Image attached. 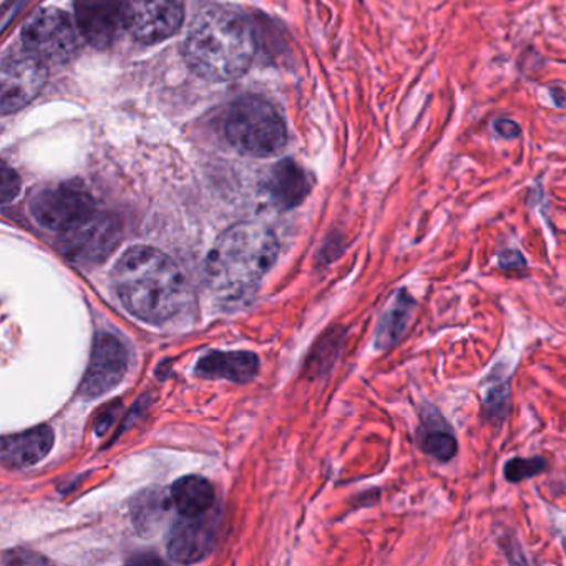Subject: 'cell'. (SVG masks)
<instances>
[{
	"mask_svg": "<svg viewBox=\"0 0 566 566\" xmlns=\"http://www.w3.org/2000/svg\"><path fill=\"white\" fill-rule=\"evenodd\" d=\"M260 370L256 354L247 350L237 353H211L198 360V376L205 379H227L233 382H250Z\"/></svg>",
	"mask_w": 566,
	"mask_h": 566,
	"instance_id": "obj_15",
	"label": "cell"
},
{
	"mask_svg": "<svg viewBox=\"0 0 566 566\" xmlns=\"http://www.w3.org/2000/svg\"><path fill=\"white\" fill-rule=\"evenodd\" d=\"M224 134L233 147L253 157L276 155L287 137L286 125L276 108L253 95L231 105L224 118Z\"/></svg>",
	"mask_w": 566,
	"mask_h": 566,
	"instance_id": "obj_4",
	"label": "cell"
},
{
	"mask_svg": "<svg viewBox=\"0 0 566 566\" xmlns=\"http://www.w3.org/2000/svg\"><path fill=\"white\" fill-rule=\"evenodd\" d=\"M78 32L88 44L108 48L127 31L128 0H75Z\"/></svg>",
	"mask_w": 566,
	"mask_h": 566,
	"instance_id": "obj_10",
	"label": "cell"
},
{
	"mask_svg": "<svg viewBox=\"0 0 566 566\" xmlns=\"http://www.w3.org/2000/svg\"><path fill=\"white\" fill-rule=\"evenodd\" d=\"M54 440V432L49 426L34 427L28 432L4 437L0 447V459L6 465L15 469L35 465L51 453Z\"/></svg>",
	"mask_w": 566,
	"mask_h": 566,
	"instance_id": "obj_13",
	"label": "cell"
},
{
	"mask_svg": "<svg viewBox=\"0 0 566 566\" xmlns=\"http://www.w3.org/2000/svg\"><path fill=\"white\" fill-rule=\"evenodd\" d=\"M549 97H552L553 104L558 108H566V91L562 87L549 88Z\"/></svg>",
	"mask_w": 566,
	"mask_h": 566,
	"instance_id": "obj_24",
	"label": "cell"
},
{
	"mask_svg": "<svg viewBox=\"0 0 566 566\" xmlns=\"http://www.w3.org/2000/svg\"><path fill=\"white\" fill-rule=\"evenodd\" d=\"M510 410V382L495 384L486 390L483 399V416L489 420H499L506 417Z\"/></svg>",
	"mask_w": 566,
	"mask_h": 566,
	"instance_id": "obj_20",
	"label": "cell"
},
{
	"mask_svg": "<svg viewBox=\"0 0 566 566\" xmlns=\"http://www.w3.org/2000/svg\"><path fill=\"white\" fill-rule=\"evenodd\" d=\"M184 54L195 74L207 81L227 82L241 77L256 54L250 21L221 6L203 9L191 22Z\"/></svg>",
	"mask_w": 566,
	"mask_h": 566,
	"instance_id": "obj_3",
	"label": "cell"
},
{
	"mask_svg": "<svg viewBox=\"0 0 566 566\" xmlns=\"http://www.w3.org/2000/svg\"><path fill=\"white\" fill-rule=\"evenodd\" d=\"M493 128H495L496 135L500 138H505V140H512V138H518L520 134H522V128L516 122L510 120V118H499L493 124Z\"/></svg>",
	"mask_w": 566,
	"mask_h": 566,
	"instance_id": "obj_23",
	"label": "cell"
},
{
	"mask_svg": "<svg viewBox=\"0 0 566 566\" xmlns=\"http://www.w3.org/2000/svg\"><path fill=\"white\" fill-rule=\"evenodd\" d=\"M128 357L127 347L118 337L108 333L98 334L92 347L91 363L82 380L78 394L84 399H97L111 392L127 376Z\"/></svg>",
	"mask_w": 566,
	"mask_h": 566,
	"instance_id": "obj_8",
	"label": "cell"
},
{
	"mask_svg": "<svg viewBox=\"0 0 566 566\" xmlns=\"http://www.w3.org/2000/svg\"><path fill=\"white\" fill-rule=\"evenodd\" d=\"M563 548H565V553H566V538L563 539Z\"/></svg>",
	"mask_w": 566,
	"mask_h": 566,
	"instance_id": "obj_25",
	"label": "cell"
},
{
	"mask_svg": "<svg viewBox=\"0 0 566 566\" xmlns=\"http://www.w3.org/2000/svg\"><path fill=\"white\" fill-rule=\"evenodd\" d=\"M31 213L45 230L65 234L87 223L97 211L94 198L81 185L57 184L32 197Z\"/></svg>",
	"mask_w": 566,
	"mask_h": 566,
	"instance_id": "obj_5",
	"label": "cell"
},
{
	"mask_svg": "<svg viewBox=\"0 0 566 566\" xmlns=\"http://www.w3.org/2000/svg\"><path fill=\"white\" fill-rule=\"evenodd\" d=\"M120 240V230L115 221L107 217L94 218L64 234L61 248L65 256L75 263H101L111 256Z\"/></svg>",
	"mask_w": 566,
	"mask_h": 566,
	"instance_id": "obj_11",
	"label": "cell"
},
{
	"mask_svg": "<svg viewBox=\"0 0 566 566\" xmlns=\"http://www.w3.org/2000/svg\"><path fill=\"white\" fill-rule=\"evenodd\" d=\"M171 503L181 516L208 515L214 505L213 485L203 476H185L171 486Z\"/></svg>",
	"mask_w": 566,
	"mask_h": 566,
	"instance_id": "obj_17",
	"label": "cell"
},
{
	"mask_svg": "<svg viewBox=\"0 0 566 566\" xmlns=\"http://www.w3.org/2000/svg\"><path fill=\"white\" fill-rule=\"evenodd\" d=\"M548 469V463L543 457H530V459H523V457H515L510 459L509 462L503 465V475L509 482L518 483L523 480L533 479V476L539 475Z\"/></svg>",
	"mask_w": 566,
	"mask_h": 566,
	"instance_id": "obj_19",
	"label": "cell"
},
{
	"mask_svg": "<svg viewBox=\"0 0 566 566\" xmlns=\"http://www.w3.org/2000/svg\"><path fill=\"white\" fill-rule=\"evenodd\" d=\"M526 260L522 251L503 250L499 253V268L502 271H520L525 270Z\"/></svg>",
	"mask_w": 566,
	"mask_h": 566,
	"instance_id": "obj_22",
	"label": "cell"
},
{
	"mask_svg": "<svg viewBox=\"0 0 566 566\" xmlns=\"http://www.w3.org/2000/svg\"><path fill=\"white\" fill-rule=\"evenodd\" d=\"M416 310L417 301L410 296L409 291H397L392 303L384 311L379 324H377V349H390V347L396 346V344L402 339L407 326H409L410 319H412L413 311Z\"/></svg>",
	"mask_w": 566,
	"mask_h": 566,
	"instance_id": "obj_16",
	"label": "cell"
},
{
	"mask_svg": "<svg viewBox=\"0 0 566 566\" xmlns=\"http://www.w3.org/2000/svg\"><path fill=\"white\" fill-rule=\"evenodd\" d=\"M22 48L48 67L67 64L77 52V32L65 12L44 9L25 24Z\"/></svg>",
	"mask_w": 566,
	"mask_h": 566,
	"instance_id": "obj_6",
	"label": "cell"
},
{
	"mask_svg": "<svg viewBox=\"0 0 566 566\" xmlns=\"http://www.w3.org/2000/svg\"><path fill=\"white\" fill-rule=\"evenodd\" d=\"M217 522L208 515L181 516L168 535L167 552L175 563H197L210 555L214 545Z\"/></svg>",
	"mask_w": 566,
	"mask_h": 566,
	"instance_id": "obj_12",
	"label": "cell"
},
{
	"mask_svg": "<svg viewBox=\"0 0 566 566\" xmlns=\"http://www.w3.org/2000/svg\"><path fill=\"white\" fill-rule=\"evenodd\" d=\"M280 253L270 228L234 224L224 231L207 258V286L223 307H238L253 297Z\"/></svg>",
	"mask_w": 566,
	"mask_h": 566,
	"instance_id": "obj_2",
	"label": "cell"
},
{
	"mask_svg": "<svg viewBox=\"0 0 566 566\" xmlns=\"http://www.w3.org/2000/svg\"><path fill=\"white\" fill-rule=\"evenodd\" d=\"M48 84V65L22 51L9 52L0 71V105L4 115L22 111Z\"/></svg>",
	"mask_w": 566,
	"mask_h": 566,
	"instance_id": "obj_7",
	"label": "cell"
},
{
	"mask_svg": "<svg viewBox=\"0 0 566 566\" xmlns=\"http://www.w3.org/2000/svg\"><path fill=\"white\" fill-rule=\"evenodd\" d=\"M0 184H2V203L9 205L15 200L19 191H21V180H19L18 174L8 164L2 165Z\"/></svg>",
	"mask_w": 566,
	"mask_h": 566,
	"instance_id": "obj_21",
	"label": "cell"
},
{
	"mask_svg": "<svg viewBox=\"0 0 566 566\" xmlns=\"http://www.w3.org/2000/svg\"><path fill=\"white\" fill-rule=\"evenodd\" d=\"M266 191L281 210H291L303 203L310 193L306 171L293 160L280 161L268 175Z\"/></svg>",
	"mask_w": 566,
	"mask_h": 566,
	"instance_id": "obj_14",
	"label": "cell"
},
{
	"mask_svg": "<svg viewBox=\"0 0 566 566\" xmlns=\"http://www.w3.org/2000/svg\"><path fill=\"white\" fill-rule=\"evenodd\" d=\"M181 0H128L127 32L142 44H158L180 31Z\"/></svg>",
	"mask_w": 566,
	"mask_h": 566,
	"instance_id": "obj_9",
	"label": "cell"
},
{
	"mask_svg": "<svg viewBox=\"0 0 566 566\" xmlns=\"http://www.w3.org/2000/svg\"><path fill=\"white\" fill-rule=\"evenodd\" d=\"M427 410H429V417L422 413V426L417 430L419 449L439 462H449L457 455L459 442L442 416L437 412L436 419H432L433 407H429Z\"/></svg>",
	"mask_w": 566,
	"mask_h": 566,
	"instance_id": "obj_18",
	"label": "cell"
},
{
	"mask_svg": "<svg viewBox=\"0 0 566 566\" xmlns=\"http://www.w3.org/2000/svg\"><path fill=\"white\" fill-rule=\"evenodd\" d=\"M112 281L125 310L154 326L171 323L193 303L184 271L151 247L125 251L112 270Z\"/></svg>",
	"mask_w": 566,
	"mask_h": 566,
	"instance_id": "obj_1",
	"label": "cell"
}]
</instances>
